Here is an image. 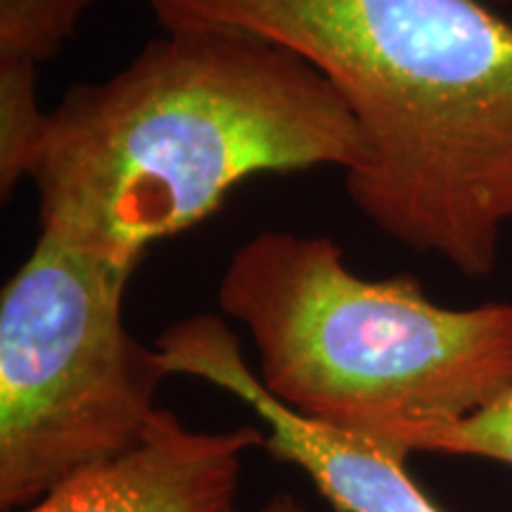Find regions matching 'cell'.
<instances>
[{
    "label": "cell",
    "mask_w": 512,
    "mask_h": 512,
    "mask_svg": "<svg viewBox=\"0 0 512 512\" xmlns=\"http://www.w3.org/2000/svg\"><path fill=\"white\" fill-rule=\"evenodd\" d=\"M337 88L247 31L164 29L105 81L48 110L27 178L41 235L136 271L147 249L200 226L249 178L366 164Z\"/></svg>",
    "instance_id": "obj_1"
},
{
    "label": "cell",
    "mask_w": 512,
    "mask_h": 512,
    "mask_svg": "<svg viewBox=\"0 0 512 512\" xmlns=\"http://www.w3.org/2000/svg\"><path fill=\"white\" fill-rule=\"evenodd\" d=\"M162 29L304 57L366 136L349 200L396 245L486 278L512 226V24L486 0H143Z\"/></svg>",
    "instance_id": "obj_2"
},
{
    "label": "cell",
    "mask_w": 512,
    "mask_h": 512,
    "mask_svg": "<svg viewBox=\"0 0 512 512\" xmlns=\"http://www.w3.org/2000/svg\"><path fill=\"white\" fill-rule=\"evenodd\" d=\"M219 309L252 335L268 394L408 453L512 387V304L439 306L408 273L351 271L325 235H254L221 275Z\"/></svg>",
    "instance_id": "obj_3"
},
{
    "label": "cell",
    "mask_w": 512,
    "mask_h": 512,
    "mask_svg": "<svg viewBox=\"0 0 512 512\" xmlns=\"http://www.w3.org/2000/svg\"><path fill=\"white\" fill-rule=\"evenodd\" d=\"M136 271L38 235L0 297V510L136 446L166 373L126 328Z\"/></svg>",
    "instance_id": "obj_4"
},
{
    "label": "cell",
    "mask_w": 512,
    "mask_h": 512,
    "mask_svg": "<svg viewBox=\"0 0 512 512\" xmlns=\"http://www.w3.org/2000/svg\"><path fill=\"white\" fill-rule=\"evenodd\" d=\"M155 349L169 375L204 380L247 403L268 430V456L304 470L337 512H444L408 472L406 448L304 418L268 394L223 316L178 320Z\"/></svg>",
    "instance_id": "obj_5"
},
{
    "label": "cell",
    "mask_w": 512,
    "mask_h": 512,
    "mask_svg": "<svg viewBox=\"0 0 512 512\" xmlns=\"http://www.w3.org/2000/svg\"><path fill=\"white\" fill-rule=\"evenodd\" d=\"M264 441L252 425L192 430L159 408L136 446L76 472L17 512H247L242 467Z\"/></svg>",
    "instance_id": "obj_6"
},
{
    "label": "cell",
    "mask_w": 512,
    "mask_h": 512,
    "mask_svg": "<svg viewBox=\"0 0 512 512\" xmlns=\"http://www.w3.org/2000/svg\"><path fill=\"white\" fill-rule=\"evenodd\" d=\"M100 0H0V197L27 178L48 110L38 102V69L62 53Z\"/></svg>",
    "instance_id": "obj_7"
},
{
    "label": "cell",
    "mask_w": 512,
    "mask_h": 512,
    "mask_svg": "<svg viewBox=\"0 0 512 512\" xmlns=\"http://www.w3.org/2000/svg\"><path fill=\"white\" fill-rule=\"evenodd\" d=\"M411 453L475 456L512 465V387L463 420L420 432L411 441Z\"/></svg>",
    "instance_id": "obj_8"
},
{
    "label": "cell",
    "mask_w": 512,
    "mask_h": 512,
    "mask_svg": "<svg viewBox=\"0 0 512 512\" xmlns=\"http://www.w3.org/2000/svg\"><path fill=\"white\" fill-rule=\"evenodd\" d=\"M256 512H309V510H306L304 503H299L297 498L290 494H275L273 498H268V501L261 505V510Z\"/></svg>",
    "instance_id": "obj_9"
},
{
    "label": "cell",
    "mask_w": 512,
    "mask_h": 512,
    "mask_svg": "<svg viewBox=\"0 0 512 512\" xmlns=\"http://www.w3.org/2000/svg\"><path fill=\"white\" fill-rule=\"evenodd\" d=\"M486 3H512V0H486Z\"/></svg>",
    "instance_id": "obj_10"
}]
</instances>
